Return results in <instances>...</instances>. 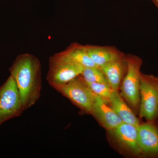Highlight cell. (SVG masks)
Instances as JSON below:
<instances>
[{
    "mask_svg": "<svg viewBox=\"0 0 158 158\" xmlns=\"http://www.w3.org/2000/svg\"><path fill=\"white\" fill-rule=\"evenodd\" d=\"M138 143L142 155L158 157V126L155 121L141 123L138 127Z\"/></svg>",
    "mask_w": 158,
    "mask_h": 158,
    "instance_id": "7",
    "label": "cell"
},
{
    "mask_svg": "<svg viewBox=\"0 0 158 158\" xmlns=\"http://www.w3.org/2000/svg\"><path fill=\"white\" fill-rule=\"evenodd\" d=\"M138 127L122 122L109 131L119 146L136 156L142 155L138 139Z\"/></svg>",
    "mask_w": 158,
    "mask_h": 158,
    "instance_id": "8",
    "label": "cell"
},
{
    "mask_svg": "<svg viewBox=\"0 0 158 158\" xmlns=\"http://www.w3.org/2000/svg\"><path fill=\"white\" fill-rule=\"evenodd\" d=\"M62 52L84 68L98 67L89 56L84 45L73 43Z\"/></svg>",
    "mask_w": 158,
    "mask_h": 158,
    "instance_id": "13",
    "label": "cell"
},
{
    "mask_svg": "<svg viewBox=\"0 0 158 158\" xmlns=\"http://www.w3.org/2000/svg\"><path fill=\"white\" fill-rule=\"evenodd\" d=\"M55 90L68 98L82 111L90 114L96 95L81 75Z\"/></svg>",
    "mask_w": 158,
    "mask_h": 158,
    "instance_id": "6",
    "label": "cell"
},
{
    "mask_svg": "<svg viewBox=\"0 0 158 158\" xmlns=\"http://www.w3.org/2000/svg\"><path fill=\"white\" fill-rule=\"evenodd\" d=\"M15 82L25 110L33 106L40 96L42 80L39 59L32 54L19 55L9 69Z\"/></svg>",
    "mask_w": 158,
    "mask_h": 158,
    "instance_id": "1",
    "label": "cell"
},
{
    "mask_svg": "<svg viewBox=\"0 0 158 158\" xmlns=\"http://www.w3.org/2000/svg\"><path fill=\"white\" fill-rule=\"evenodd\" d=\"M85 46L89 56L99 68L125 55L115 47L89 44Z\"/></svg>",
    "mask_w": 158,
    "mask_h": 158,
    "instance_id": "11",
    "label": "cell"
},
{
    "mask_svg": "<svg viewBox=\"0 0 158 158\" xmlns=\"http://www.w3.org/2000/svg\"><path fill=\"white\" fill-rule=\"evenodd\" d=\"M85 68L63 52L57 53L49 59L47 80L49 85L55 89L81 75Z\"/></svg>",
    "mask_w": 158,
    "mask_h": 158,
    "instance_id": "3",
    "label": "cell"
},
{
    "mask_svg": "<svg viewBox=\"0 0 158 158\" xmlns=\"http://www.w3.org/2000/svg\"><path fill=\"white\" fill-rule=\"evenodd\" d=\"M158 8V0H151Z\"/></svg>",
    "mask_w": 158,
    "mask_h": 158,
    "instance_id": "16",
    "label": "cell"
},
{
    "mask_svg": "<svg viewBox=\"0 0 158 158\" xmlns=\"http://www.w3.org/2000/svg\"><path fill=\"white\" fill-rule=\"evenodd\" d=\"M86 84L94 94L103 99L108 104L109 103L110 95L113 90L108 84L100 83H86Z\"/></svg>",
    "mask_w": 158,
    "mask_h": 158,
    "instance_id": "15",
    "label": "cell"
},
{
    "mask_svg": "<svg viewBox=\"0 0 158 158\" xmlns=\"http://www.w3.org/2000/svg\"><path fill=\"white\" fill-rule=\"evenodd\" d=\"M90 114L108 131L113 129L123 122L111 106L97 95Z\"/></svg>",
    "mask_w": 158,
    "mask_h": 158,
    "instance_id": "9",
    "label": "cell"
},
{
    "mask_svg": "<svg viewBox=\"0 0 158 158\" xmlns=\"http://www.w3.org/2000/svg\"><path fill=\"white\" fill-rule=\"evenodd\" d=\"M127 68L119 87V94L136 113L140 107V85L142 60L135 55H126Z\"/></svg>",
    "mask_w": 158,
    "mask_h": 158,
    "instance_id": "2",
    "label": "cell"
},
{
    "mask_svg": "<svg viewBox=\"0 0 158 158\" xmlns=\"http://www.w3.org/2000/svg\"><path fill=\"white\" fill-rule=\"evenodd\" d=\"M126 55L100 67L104 74L108 85L113 90L118 91L127 71Z\"/></svg>",
    "mask_w": 158,
    "mask_h": 158,
    "instance_id": "10",
    "label": "cell"
},
{
    "mask_svg": "<svg viewBox=\"0 0 158 158\" xmlns=\"http://www.w3.org/2000/svg\"><path fill=\"white\" fill-rule=\"evenodd\" d=\"M81 76L86 83H100L108 84L104 74L99 67L85 68Z\"/></svg>",
    "mask_w": 158,
    "mask_h": 158,
    "instance_id": "14",
    "label": "cell"
},
{
    "mask_svg": "<svg viewBox=\"0 0 158 158\" xmlns=\"http://www.w3.org/2000/svg\"><path fill=\"white\" fill-rule=\"evenodd\" d=\"M109 104L120 117L123 122L137 127L140 124V120L118 91L113 90L109 99Z\"/></svg>",
    "mask_w": 158,
    "mask_h": 158,
    "instance_id": "12",
    "label": "cell"
},
{
    "mask_svg": "<svg viewBox=\"0 0 158 158\" xmlns=\"http://www.w3.org/2000/svg\"></svg>",
    "mask_w": 158,
    "mask_h": 158,
    "instance_id": "17",
    "label": "cell"
},
{
    "mask_svg": "<svg viewBox=\"0 0 158 158\" xmlns=\"http://www.w3.org/2000/svg\"><path fill=\"white\" fill-rule=\"evenodd\" d=\"M25 110L15 82L10 76L0 86V126Z\"/></svg>",
    "mask_w": 158,
    "mask_h": 158,
    "instance_id": "5",
    "label": "cell"
},
{
    "mask_svg": "<svg viewBox=\"0 0 158 158\" xmlns=\"http://www.w3.org/2000/svg\"><path fill=\"white\" fill-rule=\"evenodd\" d=\"M140 118L155 121L158 118V77L141 73L140 85Z\"/></svg>",
    "mask_w": 158,
    "mask_h": 158,
    "instance_id": "4",
    "label": "cell"
}]
</instances>
